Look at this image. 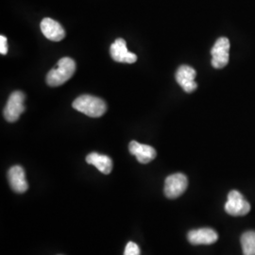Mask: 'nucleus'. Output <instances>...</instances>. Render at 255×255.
<instances>
[{
	"instance_id": "nucleus-1",
	"label": "nucleus",
	"mask_w": 255,
	"mask_h": 255,
	"mask_svg": "<svg viewBox=\"0 0 255 255\" xmlns=\"http://www.w3.org/2000/svg\"><path fill=\"white\" fill-rule=\"evenodd\" d=\"M76 71V63L69 57L62 58L57 66L46 75V83L51 87H58L72 78Z\"/></svg>"
},
{
	"instance_id": "nucleus-2",
	"label": "nucleus",
	"mask_w": 255,
	"mask_h": 255,
	"mask_svg": "<svg viewBox=\"0 0 255 255\" xmlns=\"http://www.w3.org/2000/svg\"><path fill=\"white\" fill-rule=\"evenodd\" d=\"M75 110L90 118H101L107 111L105 101L91 95H82L72 103Z\"/></svg>"
},
{
	"instance_id": "nucleus-3",
	"label": "nucleus",
	"mask_w": 255,
	"mask_h": 255,
	"mask_svg": "<svg viewBox=\"0 0 255 255\" xmlns=\"http://www.w3.org/2000/svg\"><path fill=\"white\" fill-rule=\"evenodd\" d=\"M26 100V95L21 91L11 93L9 100L4 108V118L9 122H15L18 120L22 113L25 112L26 107L24 102Z\"/></svg>"
},
{
	"instance_id": "nucleus-4",
	"label": "nucleus",
	"mask_w": 255,
	"mask_h": 255,
	"mask_svg": "<svg viewBox=\"0 0 255 255\" xmlns=\"http://www.w3.org/2000/svg\"><path fill=\"white\" fill-rule=\"evenodd\" d=\"M188 186L187 177L182 173L168 176L164 182V195L168 199H177L186 191Z\"/></svg>"
},
{
	"instance_id": "nucleus-5",
	"label": "nucleus",
	"mask_w": 255,
	"mask_h": 255,
	"mask_svg": "<svg viewBox=\"0 0 255 255\" xmlns=\"http://www.w3.org/2000/svg\"><path fill=\"white\" fill-rule=\"evenodd\" d=\"M230 41L226 37H220L219 38L214 46L211 49V55H212V61L211 64L213 67L220 69L225 67L229 63L230 59Z\"/></svg>"
},
{
	"instance_id": "nucleus-6",
	"label": "nucleus",
	"mask_w": 255,
	"mask_h": 255,
	"mask_svg": "<svg viewBox=\"0 0 255 255\" xmlns=\"http://www.w3.org/2000/svg\"><path fill=\"white\" fill-rule=\"evenodd\" d=\"M225 211L233 217H243L250 213L251 204L240 192L233 190L229 193Z\"/></svg>"
},
{
	"instance_id": "nucleus-7",
	"label": "nucleus",
	"mask_w": 255,
	"mask_h": 255,
	"mask_svg": "<svg viewBox=\"0 0 255 255\" xmlns=\"http://www.w3.org/2000/svg\"><path fill=\"white\" fill-rule=\"evenodd\" d=\"M196 70L189 65H182L176 72V81L181 85L183 91L190 94L198 88V84L195 82Z\"/></svg>"
},
{
	"instance_id": "nucleus-8",
	"label": "nucleus",
	"mask_w": 255,
	"mask_h": 255,
	"mask_svg": "<svg viewBox=\"0 0 255 255\" xmlns=\"http://www.w3.org/2000/svg\"><path fill=\"white\" fill-rule=\"evenodd\" d=\"M110 53L116 62L123 64H133L137 61V56L128 50L124 39L119 38L110 47Z\"/></svg>"
},
{
	"instance_id": "nucleus-9",
	"label": "nucleus",
	"mask_w": 255,
	"mask_h": 255,
	"mask_svg": "<svg viewBox=\"0 0 255 255\" xmlns=\"http://www.w3.org/2000/svg\"><path fill=\"white\" fill-rule=\"evenodd\" d=\"M188 241L193 245H211L218 241V233L211 228L192 230L187 235Z\"/></svg>"
},
{
	"instance_id": "nucleus-10",
	"label": "nucleus",
	"mask_w": 255,
	"mask_h": 255,
	"mask_svg": "<svg viewBox=\"0 0 255 255\" xmlns=\"http://www.w3.org/2000/svg\"><path fill=\"white\" fill-rule=\"evenodd\" d=\"M8 180L10 188L15 193L23 194L28 189L25 170L20 165H13L9 168Z\"/></svg>"
},
{
	"instance_id": "nucleus-11",
	"label": "nucleus",
	"mask_w": 255,
	"mask_h": 255,
	"mask_svg": "<svg viewBox=\"0 0 255 255\" xmlns=\"http://www.w3.org/2000/svg\"><path fill=\"white\" fill-rule=\"evenodd\" d=\"M41 30L48 40L53 42H60L65 37V30L62 25L59 22L48 17L42 20Z\"/></svg>"
},
{
	"instance_id": "nucleus-12",
	"label": "nucleus",
	"mask_w": 255,
	"mask_h": 255,
	"mask_svg": "<svg viewBox=\"0 0 255 255\" xmlns=\"http://www.w3.org/2000/svg\"><path fill=\"white\" fill-rule=\"evenodd\" d=\"M128 150L136 157L137 161L141 164H148L156 158V150L154 147L140 144L136 141H131L128 145Z\"/></svg>"
},
{
	"instance_id": "nucleus-13",
	"label": "nucleus",
	"mask_w": 255,
	"mask_h": 255,
	"mask_svg": "<svg viewBox=\"0 0 255 255\" xmlns=\"http://www.w3.org/2000/svg\"><path fill=\"white\" fill-rule=\"evenodd\" d=\"M87 164L96 166L101 173L110 174L113 169V161L107 155L92 152L86 156Z\"/></svg>"
},
{
	"instance_id": "nucleus-14",
	"label": "nucleus",
	"mask_w": 255,
	"mask_h": 255,
	"mask_svg": "<svg viewBox=\"0 0 255 255\" xmlns=\"http://www.w3.org/2000/svg\"><path fill=\"white\" fill-rule=\"evenodd\" d=\"M241 246L244 255H255V232L249 231L241 237Z\"/></svg>"
},
{
	"instance_id": "nucleus-15",
	"label": "nucleus",
	"mask_w": 255,
	"mask_h": 255,
	"mask_svg": "<svg viewBox=\"0 0 255 255\" xmlns=\"http://www.w3.org/2000/svg\"><path fill=\"white\" fill-rule=\"evenodd\" d=\"M140 248L134 242H128L124 251V255H140Z\"/></svg>"
},
{
	"instance_id": "nucleus-16",
	"label": "nucleus",
	"mask_w": 255,
	"mask_h": 255,
	"mask_svg": "<svg viewBox=\"0 0 255 255\" xmlns=\"http://www.w3.org/2000/svg\"><path fill=\"white\" fill-rule=\"evenodd\" d=\"M0 53L2 55L8 53V40L4 35L0 36Z\"/></svg>"
}]
</instances>
